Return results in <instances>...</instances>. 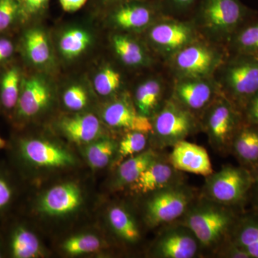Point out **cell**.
I'll return each mask as SVG.
<instances>
[{
	"label": "cell",
	"instance_id": "1",
	"mask_svg": "<svg viewBox=\"0 0 258 258\" xmlns=\"http://www.w3.org/2000/svg\"><path fill=\"white\" fill-rule=\"evenodd\" d=\"M194 10L192 20L202 36L225 47L236 30L257 13L240 0H199Z\"/></svg>",
	"mask_w": 258,
	"mask_h": 258
},
{
	"label": "cell",
	"instance_id": "2",
	"mask_svg": "<svg viewBox=\"0 0 258 258\" xmlns=\"http://www.w3.org/2000/svg\"><path fill=\"white\" fill-rule=\"evenodd\" d=\"M184 223L198 239L200 247H218L233 230L238 219L230 207L207 199L191 206L184 215Z\"/></svg>",
	"mask_w": 258,
	"mask_h": 258
},
{
	"label": "cell",
	"instance_id": "3",
	"mask_svg": "<svg viewBox=\"0 0 258 258\" xmlns=\"http://www.w3.org/2000/svg\"><path fill=\"white\" fill-rule=\"evenodd\" d=\"M229 55L225 46L201 37L183 47L166 62L174 79L211 78Z\"/></svg>",
	"mask_w": 258,
	"mask_h": 258
},
{
	"label": "cell",
	"instance_id": "4",
	"mask_svg": "<svg viewBox=\"0 0 258 258\" xmlns=\"http://www.w3.org/2000/svg\"><path fill=\"white\" fill-rule=\"evenodd\" d=\"M214 78L222 94L242 112L258 91V57L230 55Z\"/></svg>",
	"mask_w": 258,
	"mask_h": 258
},
{
	"label": "cell",
	"instance_id": "5",
	"mask_svg": "<svg viewBox=\"0 0 258 258\" xmlns=\"http://www.w3.org/2000/svg\"><path fill=\"white\" fill-rule=\"evenodd\" d=\"M152 137L154 147L164 149L198 133L201 128L200 118L170 97L166 98L152 118Z\"/></svg>",
	"mask_w": 258,
	"mask_h": 258
},
{
	"label": "cell",
	"instance_id": "6",
	"mask_svg": "<svg viewBox=\"0 0 258 258\" xmlns=\"http://www.w3.org/2000/svg\"><path fill=\"white\" fill-rule=\"evenodd\" d=\"M146 43L165 62L180 50L203 37L193 20L164 15L145 31Z\"/></svg>",
	"mask_w": 258,
	"mask_h": 258
},
{
	"label": "cell",
	"instance_id": "7",
	"mask_svg": "<svg viewBox=\"0 0 258 258\" xmlns=\"http://www.w3.org/2000/svg\"><path fill=\"white\" fill-rule=\"evenodd\" d=\"M200 120L210 145L222 153L230 151L232 140L244 123L242 112L222 94L205 110Z\"/></svg>",
	"mask_w": 258,
	"mask_h": 258
},
{
	"label": "cell",
	"instance_id": "8",
	"mask_svg": "<svg viewBox=\"0 0 258 258\" xmlns=\"http://www.w3.org/2000/svg\"><path fill=\"white\" fill-rule=\"evenodd\" d=\"M254 181V176L247 168L225 166L207 176L204 190L208 200L233 208L247 198Z\"/></svg>",
	"mask_w": 258,
	"mask_h": 258
},
{
	"label": "cell",
	"instance_id": "9",
	"mask_svg": "<svg viewBox=\"0 0 258 258\" xmlns=\"http://www.w3.org/2000/svg\"><path fill=\"white\" fill-rule=\"evenodd\" d=\"M195 200L193 191L182 183L152 193L146 203V222L149 227L171 223L184 216Z\"/></svg>",
	"mask_w": 258,
	"mask_h": 258
},
{
	"label": "cell",
	"instance_id": "10",
	"mask_svg": "<svg viewBox=\"0 0 258 258\" xmlns=\"http://www.w3.org/2000/svg\"><path fill=\"white\" fill-rule=\"evenodd\" d=\"M107 20L120 32L142 33L165 15L154 0H129L105 10Z\"/></svg>",
	"mask_w": 258,
	"mask_h": 258
},
{
	"label": "cell",
	"instance_id": "11",
	"mask_svg": "<svg viewBox=\"0 0 258 258\" xmlns=\"http://www.w3.org/2000/svg\"><path fill=\"white\" fill-rule=\"evenodd\" d=\"M220 86L215 78L174 79L171 98L200 118L219 96Z\"/></svg>",
	"mask_w": 258,
	"mask_h": 258
},
{
	"label": "cell",
	"instance_id": "12",
	"mask_svg": "<svg viewBox=\"0 0 258 258\" xmlns=\"http://www.w3.org/2000/svg\"><path fill=\"white\" fill-rule=\"evenodd\" d=\"M21 161L30 165L46 168H62L74 166L72 154L60 147L38 139H22L18 145Z\"/></svg>",
	"mask_w": 258,
	"mask_h": 258
},
{
	"label": "cell",
	"instance_id": "13",
	"mask_svg": "<svg viewBox=\"0 0 258 258\" xmlns=\"http://www.w3.org/2000/svg\"><path fill=\"white\" fill-rule=\"evenodd\" d=\"M103 119L112 128L148 134L152 133L151 118L139 114L134 103L127 95L117 98L105 107Z\"/></svg>",
	"mask_w": 258,
	"mask_h": 258
},
{
	"label": "cell",
	"instance_id": "14",
	"mask_svg": "<svg viewBox=\"0 0 258 258\" xmlns=\"http://www.w3.org/2000/svg\"><path fill=\"white\" fill-rule=\"evenodd\" d=\"M200 245L188 227L183 225L164 231L154 244V255L160 258H192Z\"/></svg>",
	"mask_w": 258,
	"mask_h": 258
},
{
	"label": "cell",
	"instance_id": "15",
	"mask_svg": "<svg viewBox=\"0 0 258 258\" xmlns=\"http://www.w3.org/2000/svg\"><path fill=\"white\" fill-rule=\"evenodd\" d=\"M172 148L168 160L176 170L205 177L214 172L210 156L205 148L186 140L178 142Z\"/></svg>",
	"mask_w": 258,
	"mask_h": 258
},
{
	"label": "cell",
	"instance_id": "16",
	"mask_svg": "<svg viewBox=\"0 0 258 258\" xmlns=\"http://www.w3.org/2000/svg\"><path fill=\"white\" fill-rule=\"evenodd\" d=\"M82 198L78 185L74 183L57 185L42 197L39 210L49 216H63L76 211L81 206Z\"/></svg>",
	"mask_w": 258,
	"mask_h": 258
},
{
	"label": "cell",
	"instance_id": "17",
	"mask_svg": "<svg viewBox=\"0 0 258 258\" xmlns=\"http://www.w3.org/2000/svg\"><path fill=\"white\" fill-rule=\"evenodd\" d=\"M50 100V88L45 81L35 76L25 79L20 88L17 115L23 119L35 117L48 106Z\"/></svg>",
	"mask_w": 258,
	"mask_h": 258
},
{
	"label": "cell",
	"instance_id": "18",
	"mask_svg": "<svg viewBox=\"0 0 258 258\" xmlns=\"http://www.w3.org/2000/svg\"><path fill=\"white\" fill-rule=\"evenodd\" d=\"M180 172L171 165L169 160H162L159 157L130 185L131 188L137 193L152 194L181 183Z\"/></svg>",
	"mask_w": 258,
	"mask_h": 258
},
{
	"label": "cell",
	"instance_id": "19",
	"mask_svg": "<svg viewBox=\"0 0 258 258\" xmlns=\"http://www.w3.org/2000/svg\"><path fill=\"white\" fill-rule=\"evenodd\" d=\"M111 45L115 55L125 66L145 68L154 63L153 52L147 44L144 45L129 33L114 34L111 38Z\"/></svg>",
	"mask_w": 258,
	"mask_h": 258
},
{
	"label": "cell",
	"instance_id": "20",
	"mask_svg": "<svg viewBox=\"0 0 258 258\" xmlns=\"http://www.w3.org/2000/svg\"><path fill=\"white\" fill-rule=\"evenodd\" d=\"M166 91V82L161 76H152L139 83L134 99L139 114L152 118L165 101Z\"/></svg>",
	"mask_w": 258,
	"mask_h": 258
},
{
	"label": "cell",
	"instance_id": "21",
	"mask_svg": "<svg viewBox=\"0 0 258 258\" xmlns=\"http://www.w3.org/2000/svg\"><path fill=\"white\" fill-rule=\"evenodd\" d=\"M60 128L71 142L79 144H90L101 133V122L91 113L66 117L61 120Z\"/></svg>",
	"mask_w": 258,
	"mask_h": 258
},
{
	"label": "cell",
	"instance_id": "22",
	"mask_svg": "<svg viewBox=\"0 0 258 258\" xmlns=\"http://www.w3.org/2000/svg\"><path fill=\"white\" fill-rule=\"evenodd\" d=\"M230 55L258 57V15L255 13L236 30L226 45Z\"/></svg>",
	"mask_w": 258,
	"mask_h": 258
},
{
	"label": "cell",
	"instance_id": "23",
	"mask_svg": "<svg viewBox=\"0 0 258 258\" xmlns=\"http://www.w3.org/2000/svg\"><path fill=\"white\" fill-rule=\"evenodd\" d=\"M230 151L244 167L254 169L258 165V126L244 123L232 140Z\"/></svg>",
	"mask_w": 258,
	"mask_h": 258
},
{
	"label": "cell",
	"instance_id": "24",
	"mask_svg": "<svg viewBox=\"0 0 258 258\" xmlns=\"http://www.w3.org/2000/svg\"><path fill=\"white\" fill-rule=\"evenodd\" d=\"M9 252L13 258H36L42 255L37 236L23 225L16 226L10 233Z\"/></svg>",
	"mask_w": 258,
	"mask_h": 258
},
{
	"label": "cell",
	"instance_id": "25",
	"mask_svg": "<svg viewBox=\"0 0 258 258\" xmlns=\"http://www.w3.org/2000/svg\"><path fill=\"white\" fill-rule=\"evenodd\" d=\"M159 156L153 149H147L129 158L120 164L116 173L117 186H126L134 183L142 172Z\"/></svg>",
	"mask_w": 258,
	"mask_h": 258
},
{
	"label": "cell",
	"instance_id": "26",
	"mask_svg": "<svg viewBox=\"0 0 258 258\" xmlns=\"http://www.w3.org/2000/svg\"><path fill=\"white\" fill-rule=\"evenodd\" d=\"M111 228L121 240L134 243L140 240L139 226L132 214L120 206L112 207L108 213Z\"/></svg>",
	"mask_w": 258,
	"mask_h": 258
},
{
	"label": "cell",
	"instance_id": "27",
	"mask_svg": "<svg viewBox=\"0 0 258 258\" xmlns=\"http://www.w3.org/2000/svg\"><path fill=\"white\" fill-rule=\"evenodd\" d=\"M232 242L243 248L251 258H258V217L237 220L232 232Z\"/></svg>",
	"mask_w": 258,
	"mask_h": 258
},
{
	"label": "cell",
	"instance_id": "28",
	"mask_svg": "<svg viewBox=\"0 0 258 258\" xmlns=\"http://www.w3.org/2000/svg\"><path fill=\"white\" fill-rule=\"evenodd\" d=\"M24 45L29 60L37 66L46 64L50 60L51 51L45 32L40 29L29 30L25 35Z\"/></svg>",
	"mask_w": 258,
	"mask_h": 258
},
{
	"label": "cell",
	"instance_id": "29",
	"mask_svg": "<svg viewBox=\"0 0 258 258\" xmlns=\"http://www.w3.org/2000/svg\"><path fill=\"white\" fill-rule=\"evenodd\" d=\"M91 44V35L80 28L71 29L64 32L59 41L62 55L68 59L79 57Z\"/></svg>",
	"mask_w": 258,
	"mask_h": 258
},
{
	"label": "cell",
	"instance_id": "30",
	"mask_svg": "<svg viewBox=\"0 0 258 258\" xmlns=\"http://www.w3.org/2000/svg\"><path fill=\"white\" fill-rule=\"evenodd\" d=\"M20 74L17 68H12L5 73L0 83V101L5 109L16 108L20 96Z\"/></svg>",
	"mask_w": 258,
	"mask_h": 258
},
{
	"label": "cell",
	"instance_id": "31",
	"mask_svg": "<svg viewBox=\"0 0 258 258\" xmlns=\"http://www.w3.org/2000/svg\"><path fill=\"white\" fill-rule=\"evenodd\" d=\"M118 146L110 139H101L91 142L86 149L88 164L94 169L106 167L117 152Z\"/></svg>",
	"mask_w": 258,
	"mask_h": 258
},
{
	"label": "cell",
	"instance_id": "32",
	"mask_svg": "<svg viewBox=\"0 0 258 258\" xmlns=\"http://www.w3.org/2000/svg\"><path fill=\"white\" fill-rule=\"evenodd\" d=\"M93 86L96 92L101 96H111L121 89L123 77L118 70L106 66L95 76Z\"/></svg>",
	"mask_w": 258,
	"mask_h": 258
},
{
	"label": "cell",
	"instance_id": "33",
	"mask_svg": "<svg viewBox=\"0 0 258 258\" xmlns=\"http://www.w3.org/2000/svg\"><path fill=\"white\" fill-rule=\"evenodd\" d=\"M101 242L98 237L90 234L75 235L62 244V249L69 255L76 256L99 250Z\"/></svg>",
	"mask_w": 258,
	"mask_h": 258
},
{
	"label": "cell",
	"instance_id": "34",
	"mask_svg": "<svg viewBox=\"0 0 258 258\" xmlns=\"http://www.w3.org/2000/svg\"><path fill=\"white\" fill-rule=\"evenodd\" d=\"M149 134L140 132H128L120 141L117 152L120 158L133 157L144 152L147 147Z\"/></svg>",
	"mask_w": 258,
	"mask_h": 258
},
{
	"label": "cell",
	"instance_id": "35",
	"mask_svg": "<svg viewBox=\"0 0 258 258\" xmlns=\"http://www.w3.org/2000/svg\"><path fill=\"white\" fill-rule=\"evenodd\" d=\"M163 13L169 16L176 17L186 14L195 9L199 0H154Z\"/></svg>",
	"mask_w": 258,
	"mask_h": 258
},
{
	"label": "cell",
	"instance_id": "36",
	"mask_svg": "<svg viewBox=\"0 0 258 258\" xmlns=\"http://www.w3.org/2000/svg\"><path fill=\"white\" fill-rule=\"evenodd\" d=\"M63 103L64 106L72 111L82 110L87 106V93L82 86L74 85L64 93Z\"/></svg>",
	"mask_w": 258,
	"mask_h": 258
},
{
	"label": "cell",
	"instance_id": "37",
	"mask_svg": "<svg viewBox=\"0 0 258 258\" xmlns=\"http://www.w3.org/2000/svg\"><path fill=\"white\" fill-rule=\"evenodd\" d=\"M20 14V0H0V31L6 30Z\"/></svg>",
	"mask_w": 258,
	"mask_h": 258
},
{
	"label": "cell",
	"instance_id": "38",
	"mask_svg": "<svg viewBox=\"0 0 258 258\" xmlns=\"http://www.w3.org/2000/svg\"><path fill=\"white\" fill-rule=\"evenodd\" d=\"M50 0H20V15L28 19L40 16L48 8Z\"/></svg>",
	"mask_w": 258,
	"mask_h": 258
},
{
	"label": "cell",
	"instance_id": "39",
	"mask_svg": "<svg viewBox=\"0 0 258 258\" xmlns=\"http://www.w3.org/2000/svg\"><path fill=\"white\" fill-rule=\"evenodd\" d=\"M14 196V189L10 180L0 173V214L10 206Z\"/></svg>",
	"mask_w": 258,
	"mask_h": 258
},
{
	"label": "cell",
	"instance_id": "40",
	"mask_svg": "<svg viewBox=\"0 0 258 258\" xmlns=\"http://www.w3.org/2000/svg\"><path fill=\"white\" fill-rule=\"evenodd\" d=\"M242 113L244 123L258 126V91L247 102Z\"/></svg>",
	"mask_w": 258,
	"mask_h": 258
},
{
	"label": "cell",
	"instance_id": "41",
	"mask_svg": "<svg viewBox=\"0 0 258 258\" xmlns=\"http://www.w3.org/2000/svg\"><path fill=\"white\" fill-rule=\"evenodd\" d=\"M220 254L224 257L251 258L249 254L243 248L232 242L221 249Z\"/></svg>",
	"mask_w": 258,
	"mask_h": 258
},
{
	"label": "cell",
	"instance_id": "42",
	"mask_svg": "<svg viewBox=\"0 0 258 258\" xmlns=\"http://www.w3.org/2000/svg\"><path fill=\"white\" fill-rule=\"evenodd\" d=\"M88 0H59L62 9L67 13H75L83 8Z\"/></svg>",
	"mask_w": 258,
	"mask_h": 258
},
{
	"label": "cell",
	"instance_id": "43",
	"mask_svg": "<svg viewBox=\"0 0 258 258\" xmlns=\"http://www.w3.org/2000/svg\"><path fill=\"white\" fill-rule=\"evenodd\" d=\"M13 45L7 39H0V62H3L13 54Z\"/></svg>",
	"mask_w": 258,
	"mask_h": 258
},
{
	"label": "cell",
	"instance_id": "44",
	"mask_svg": "<svg viewBox=\"0 0 258 258\" xmlns=\"http://www.w3.org/2000/svg\"><path fill=\"white\" fill-rule=\"evenodd\" d=\"M129 0H93L95 7L102 12L108 9L111 7Z\"/></svg>",
	"mask_w": 258,
	"mask_h": 258
},
{
	"label": "cell",
	"instance_id": "45",
	"mask_svg": "<svg viewBox=\"0 0 258 258\" xmlns=\"http://www.w3.org/2000/svg\"><path fill=\"white\" fill-rule=\"evenodd\" d=\"M253 186H255V189H254V192H255V198L256 200H257L258 205V176L254 178Z\"/></svg>",
	"mask_w": 258,
	"mask_h": 258
},
{
	"label": "cell",
	"instance_id": "46",
	"mask_svg": "<svg viewBox=\"0 0 258 258\" xmlns=\"http://www.w3.org/2000/svg\"><path fill=\"white\" fill-rule=\"evenodd\" d=\"M6 141H5L4 139H3L1 137H0V150L5 149V148L6 147Z\"/></svg>",
	"mask_w": 258,
	"mask_h": 258
},
{
	"label": "cell",
	"instance_id": "47",
	"mask_svg": "<svg viewBox=\"0 0 258 258\" xmlns=\"http://www.w3.org/2000/svg\"><path fill=\"white\" fill-rule=\"evenodd\" d=\"M252 174H253L254 178L256 177V176H258V165L256 166L254 169H252Z\"/></svg>",
	"mask_w": 258,
	"mask_h": 258
},
{
	"label": "cell",
	"instance_id": "48",
	"mask_svg": "<svg viewBox=\"0 0 258 258\" xmlns=\"http://www.w3.org/2000/svg\"><path fill=\"white\" fill-rule=\"evenodd\" d=\"M3 257V253H2L1 248H0V258Z\"/></svg>",
	"mask_w": 258,
	"mask_h": 258
}]
</instances>
